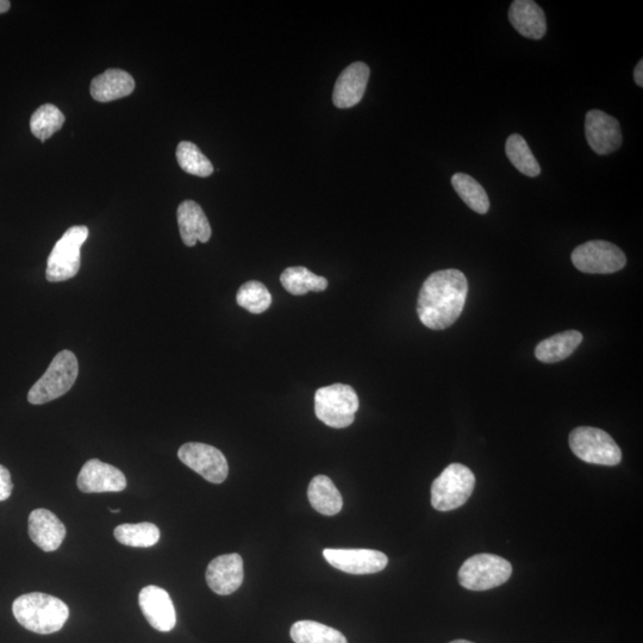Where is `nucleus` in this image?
Listing matches in <instances>:
<instances>
[{"mask_svg":"<svg viewBox=\"0 0 643 643\" xmlns=\"http://www.w3.org/2000/svg\"><path fill=\"white\" fill-rule=\"evenodd\" d=\"M468 283L463 272L443 270L434 272L423 283L418 296L417 315L429 329H447L463 312Z\"/></svg>","mask_w":643,"mask_h":643,"instance_id":"1","label":"nucleus"},{"mask_svg":"<svg viewBox=\"0 0 643 643\" xmlns=\"http://www.w3.org/2000/svg\"><path fill=\"white\" fill-rule=\"evenodd\" d=\"M12 613L23 628L41 635L59 632L70 617L65 602L41 592L27 593L15 599Z\"/></svg>","mask_w":643,"mask_h":643,"instance_id":"2","label":"nucleus"},{"mask_svg":"<svg viewBox=\"0 0 643 643\" xmlns=\"http://www.w3.org/2000/svg\"><path fill=\"white\" fill-rule=\"evenodd\" d=\"M79 364L76 354L62 351L53 359L47 371L37 380L28 393L30 404L41 405L54 401L72 389L78 378Z\"/></svg>","mask_w":643,"mask_h":643,"instance_id":"3","label":"nucleus"},{"mask_svg":"<svg viewBox=\"0 0 643 643\" xmlns=\"http://www.w3.org/2000/svg\"><path fill=\"white\" fill-rule=\"evenodd\" d=\"M358 410L359 397L352 386L334 384L316 391L315 414L328 427L342 429L351 426Z\"/></svg>","mask_w":643,"mask_h":643,"instance_id":"4","label":"nucleus"},{"mask_svg":"<svg viewBox=\"0 0 643 643\" xmlns=\"http://www.w3.org/2000/svg\"><path fill=\"white\" fill-rule=\"evenodd\" d=\"M513 566L495 554H477L460 567L459 583L471 591H486L508 582Z\"/></svg>","mask_w":643,"mask_h":643,"instance_id":"5","label":"nucleus"},{"mask_svg":"<svg viewBox=\"0 0 643 643\" xmlns=\"http://www.w3.org/2000/svg\"><path fill=\"white\" fill-rule=\"evenodd\" d=\"M476 477L470 468L452 464L445 468L432 485V505L439 511H452L463 507L470 499Z\"/></svg>","mask_w":643,"mask_h":643,"instance_id":"6","label":"nucleus"},{"mask_svg":"<svg viewBox=\"0 0 643 643\" xmlns=\"http://www.w3.org/2000/svg\"><path fill=\"white\" fill-rule=\"evenodd\" d=\"M89 234V228L85 226L72 227L56 243L47 262L49 283L66 282L77 276L81 265L80 249Z\"/></svg>","mask_w":643,"mask_h":643,"instance_id":"7","label":"nucleus"},{"mask_svg":"<svg viewBox=\"0 0 643 643\" xmlns=\"http://www.w3.org/2000/svg\"><path fill=\"white\" fill-rule=\"evenodd\" d=\"M572 452L585 463L601 466H616L621 463L620 447L602 429L579 427L570 434Z\"/></svg>","mask_w":643,"mask_h":643,"instance_id":"8","label":"nucleus"},{"mask_svg":"<svg viewBox=\"0 0 643 643\" xmlns=\"http://www.w3.org/2000/svg\"><path fill=\"white\" fill-rule=\"evenodd\" d=\"M571 259L577 270L588 274H611L627 264L622 249L607 241H590L574 249Z\"/></svg>","mask_w":643,"mask_h":643,"instance_id":"9","label":"nucleus"},{"mask_svg":"<svg viewBox=\"0 0 643 643\" xmlns=\"http://www.w3.org/2000/svg\"><path fill=\"white\" fill-rule=\"evenodd\" d=\"M178 457L181 463L209 483L222 484L228 478V461L220 449L205 443L190 442L180 447Z\"/></svg>","mask_w":643,"mask_h":643,"instance_id":"10","label":"nucleus"},{"mask_svg":"<svg viewBox=\"0 0 643 643\" xmlns=\"http://www.w3.org/2000/svg\"><path fill=\"white\" fill-rule=\"evenodd\" d=\"M330 565L351 574H373L383 571L389 563L386 555L373 549H332L323 551Z\"/></svg>","mask_w":643,"mask_h":643,"instance_id":"11","label":"nucleus"},{"mask_svg":"<svg viewBox=\"0 0 643 643\" xmlns=\"http://www.w3.org/2000/svg\"><path fill=\"white\" fill-rule=\"evenodd\" d=\"M585 135L592 151L608 155L622 145L620 122L601 110H591L585 117Z\"/></svg>","mask_w":643,"mask_h":643,"instance_id":"12","label":"nucleus"},{"mask_svg":"<svg viewBox=\"0 0 643 643\" xmlns=\"http://www.w3.org/2000/svg\"><path fill=\"white\" fill-rule=\"evenodd\" d=\"M139 604L143 615L154 629L167 633L176 627V608L166 590L154 585L146 586L140 592Z\"/></svg>","mask_w":643,"mask_h":643,"instance_id":"13","label":"nucleus"},{"mask_svg":"<svg viewBox=\"0 0 643 643\" xmlns=\"http://www.w3.org/2000/svg\"><path fill=\"white\" fill-rule=\"evenodd\" d=\"M78 488L84 493L122 492L127 488V479L115 466L91 459L81 468Z\"/></svg>","mask_w":643,"mask_h":643,"instance_id":"14","label":"nucleus"},{"mask_svg":"<svg viewBox=\"0 0 643 643\" xmlns=\"http://www.w3.org/2000/svg\"><path fill=\"white\" fill-rule=\"evenodd\" d=\"M245 578L243 560L239 554L221 555L212 560L206 570V583L217 595H232L240 589Z\"/></svg>","mask_w":643,"mask_h":643,"instance_id":"15","label":"nucleus"},{"mask_svg":"<svg viewBox=\"0 0 643 643\" xmlns=\"http://www.w3.org/2000/svg\"><path fill=\"white\" fill-rule=\"evenodd\" d=\"M370 67L364 62H354L337 78L333 102L336 108L349 109L361 102L364 97L368 79H370Z\"/></svg>","mask_w":643,"mask_h":643,"instance_id":"16","label":"nucleus"},{"mask_svg":"<svg viewBox=\"0 0 643 643\" xmlns=\"http://www.w3.org/2000/svg\"><path fill=\"white\" fill-rule=\"evenodd\" d=\"M29 536L42 551L54 552L66 538V527L58 516L46 509H37L29 516Z\"/></svg>","mask_w":643,"mask_h":643,"instance_id":"17","label":"nucleus"},{"mask_svg":"<svg viewBox=\"0 0 643 643\" xmlns=\"http://www.w3.org/2000/svg\"><path fill=\"white\" fill-rule=\"evenodd\" d=\"M509 20L518 33L527 39L540 40L546 35L545 12L533 0H515L510 6Z\"/></svg>","mask_w":643,"mask_h":643,"instance_id":"18","label":"nucleus"},{"mask_svg":"<svg viewBox=\"0 0 643 643\" xmlns=\"http://www.w3.org/2000/svg\"><path fill=\"white\" fill-rule=\"evenodd\" d=\"M177 216L181 240L185 246L193 247L198 241L206 243L210 240V223L201 205L185 201L179 205Z\"/></svg>","mask_w":643,"mask_h":643,"instance_id":"19","label":"nucleus"},{"mask_svg":"<svg viewBox=\"0 0 643 643\" xmlns=\"http://www.w3.org/2000/svg\"><path fill=\"white\" fill-rule=\"evenodd\" d=\"M90 90L95 101L109 103L130 96L135 90V80L128 72L112 68L93 79Z\"/></svg>","mask_w":643,"mask_h":643,"instance_id":"20","label":"nucleus"},{"mask_svg":"<svg viewBox=\"0 0 643 643\" xmlns=\"http://www.w3.org/2000/svg\"><path fill=\"white\" fill-rule=\"evenodd\" d=\"M582 342V333L577 330H568L541 341L535 349V355L538 360L546 364H555L570 357Z\"/></svg>","mask_w":643,"mask_h":643,"instance_id":"21","label":"nucleus"},{"mask_svg":"<svg viewBox=\"0 0 643 643\" xmlns=\"http://www.w3.org/2000/svg\"><path fill=\"white\" fill-rule=\"evenodd\" d=\"M308 497L312 508L322 515L335 516L343 508L341 493L327 476H316L311 480Z\"/></svg>","mask_w":643,"mask_h":643,"instance_id":"22","label":"nucleus"},{"mask_svg":"<svg viewBox=\"0 0 643 643\" xmlns=\"http://www.w3.org/2000/svg\"><path fill=\"white\" fill-rule=\"evenodd\" d=\"M280 283L293 296L307 295L310 291L322 292L328 287V280L318 277L307 267H289L280 276Z\"/></svg>","mask_w":643,"mask_h":643,"instance_id":"23","label":"nucleus"},{"mask_svg":"<svg viewBox=\"0 0 643 643\" xmlns=\"http://www.w3.org/2000/svg\"><path fill=\"white\" fill-rule=\"evenodd\" d=\"M296 643H348L339 630L315 621H298L291 628Z\"/></svg>","mask_w":643,"mask_h":643,"instance_id":"24","label":"nucleus"},{"mask_svg":"<svg viewBox=\"0 0 643 643\" xmlns=\"http://www.w3.org/2000/svg\"><path fill=\"white\" fill-rule=\"evenodd\" d=\"M452 185L468 208L478 212L480 215H485L489 211L488 193L476 179L465 173H457L452 178Z\"/></svg>","mask_w":643,"mask_h":643,"instance_id":"25","label":"nucleus"},{"mask_svg":"<svg viewBox=\"0 0 643 643\" xmlns=\"http://www.w3.org/2000/svg\"><path fill=\"white\" fill-rule=\"evenodd\" d=\"M115 538L121 545L148 548L160 540V530L153 523L122 524L115 529Z\"/></svg>","mask_w":643,"mask_h":643,"instance_id":"26","label":"nucleus"},{"mask_svg":"<svg viewBox=\"0 0 643 643\" xmlns=\"http://www.w3.org/2000/svg\"><path fill=\"white\" fill-rule=\"evenodd\" d=\"M505 152L511 164L517 168L524 176L535 178L541 173L539 161L536 160L532 149L528 146L526 140L521 135L513 134L509 136Z\"/></svg>","mask_w":643,"mask_h":643,"instance_id":"27","label":"nucleus"},{"mask_svg":"<svg viewBox=\"0 0 643 643\" xmlns=\"http://www.w3.org/2000/svg\"><path fill=\"white\" fill-rule=\"evenodd\" d=\"M65 115L53 104L37 109L30 120V130L42 142H46L65 124Z\"/></svg>","mask_w":643,"mask_h":643,"instance_id":"28","label":"nucleus"},{"mask_svg":"<svg viewBox=\"0 0 643 643\" xmlns=\"http://www.w3.org/2000/svg\"><path fill=\"white\" fill-rule=\"evenodd\" d=\"M177 160L181 170L192 176L206 178L214 173L211 161L201 152L195 143L180 142L177 148Z\"/></svg>","mask_w":643,"mask_h":643,"instance_id":"29","label":"nucleus"},{"mask_svg":"<svg viewBox=\"0 0 643 643\" xmlns=\"http://www.w3.org/2000/svg\"><path fill=\"white\" fill-rule=\"evenodd\" d=\"M236 302L251 314L259 315L270 309L272 296L264 284L251 280L240 287Z\"/></svg>","mask_w":643,"mask_h":643,"instance_id":"30","label":"nucleus"},{"mask_svg":"<svg viewBox=\"0 0 643 643\" xmlns=\"http://www.w3.org/2000/svg\"><path fill=\"white\" fill-rule=\"evenodd\" d=\"M12 490H14V484H12L11 474L8 468L0 465V502L6 501L11 496Z\"/></svg>","mask_w":643,"mask_h":643,"instance_id":"31","label":"nucleus"},{"mask_svg":"<svg viewBox=\"0 0 643 643\" xmlns=\"http://www.w3.org/2000/svg\"><path fill=\"white\" fill-rule=\"evenodd\" d=\"M634 79L636 85L643 87V61L640 60L639 64L636 65L635 71H634Z\"/></svg>","mask_w":643,"mask_h":643,"instance_id":"32","label":"nucleus"},{"mask_svg":"<svg viewBox=\"0 0 643 643\" xmlns=\"http://www.w3.org/2000/svg\"><path fill=\"white\" fill-rule=\"evenodd\" d=\"M11 3L8 0H0V14H5L10 10Z\"/></svg>","mask_w":643,"mask_h":643,"instance_id":"33","label":"nucleus"},{"mask_svg":"<svg viewBox=\"0 0 643 643\" xmlns=\"http://www.w3.org/2000/svg\"><path fill=\"white\" fill-rule=\"evenodd\" d=\"M449 643H473V642L467 641V640H455V641H452V642H449Z\"/></svg>","mask_w":643,"mask_h":643,"instance_id":"34","label":"nucleus"},{"mask_svg":"<svg viewBox=\"0 0 643 643\" xmlns=\"http://www.w3.org/2000/svg\"><path fill=\"white\" fill-rule=\"evenodd\" d=\"M110 511L114 514L121 513V509H110Z\"/></svg>","mask_w":643,"mask_h":643,"instance_id":"35","label":"nucleus"}]
</instances>
